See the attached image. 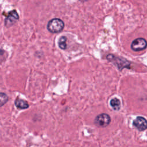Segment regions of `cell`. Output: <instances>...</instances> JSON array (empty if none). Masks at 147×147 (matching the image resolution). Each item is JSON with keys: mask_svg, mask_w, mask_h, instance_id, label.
I'll return each mask as SVG.
<instances>
[{"mask_svg": "<svg viewBox=\"0 0 147 147\" xmlns=\"http://www.w3.org/2000/svg\"><path fill=\"white\" fill-rule=\"evenodd\" d=\"M64 27V22L60 18H55L51 20L47 24V29L53 33H59L63 30Z\"/></svg>", "mask_w": 147, "mask_h": 147, "instance_id": "obj_1", "label": "cell"}, {"mask_svg": "<svg viewBox=\"0 0 147 147\" xmlns=\"http://www.w3.org/2000/svg\"><path fill=\"white\" fill-rule=\"evenodd\" d=\"M147 47V42L144 38H137L134 40L131 44V48L136 52L144 50Z\"/></svg>", "mask_w": 147, "mask_h": 147, "instance_id": "obj_2", "label": "cell"}, {"mask_svg": "<svg viewBox=\"0 0 147 147\" xmlns=\"http://www.w3.org/2000/svg\"><path fill=\"white\" fill-rule=\"evenodd\" d=\"M94 122L98 126L106 127L110 122V117L107 114H101L96 116Z\"/></svg>", "mask_w": 147, "mask_h": 147, "instance_id": "obj_3", "label": "cell"}, {"mask_svg": "<svg viewBox=\"0 0 147 147\" xmlns=\"http://www.w3.org/2000/svg\"><path fill=\"white\" fill-rule=\"evenodd\" d=\"M18 14L15 10L10 11L8 13L5 20V25L6 27H10L13 25L18 20Z\"/></svg>", "mask_w": 147, "mask_h": 147, "instance_id": "obj_4", "label": "cell"}, {"mask_svg": "<svg viewBox=\"0 0 147 147\" xmlns=\"http://www.w3.org/2000/svg\"><path fill=\"white\" fill-rule=\"evenodd\" d=\"M133 124L138 130L142 131L147 129V121L142 117H137L133 122Z\"/></svg>", "mask_w": 147, "mask_h": 147, "instance_id": "obj_5", "label": "cell"}, {"mask_svg": "<svg viewBox=\"0 0 147 147\" xmlns=\"http://www.w3.org/2000/svg\"><path fill=\"white\" fill-rule=\"evenodd\" d=\"M15 105L16 107L20 109H25L29 107V104L28 102L20 99H17L16 100Z\"/></svg>", "mask_w": 147, "mask_h": 147, "instance_id": "obj_6", "label": "cell"}, {"mask_svg": "<svg viewBox=\"0 0 147 147\" xmlns=\"http://www.w3.org/2000/svg\"><path fill=\"white\" fill-rule=\"evenodd\" d=\"M110 105L114 110H118L121 107V102L118 99L114 98L110 100Z\"/></svg>", "mask_w": 147, "mask_h": 147, "instance_id": "obj_7", "label": "cell"}, {"mask_svg": "<svg viewBox=\"0 0 147 147\" xmlns=\"http://www.w3.org/2000/svg\"><path fill=\"white\" fill-rule=\"evenodd\" d=\"M67 37L65 36H61L60 37V38L59 39L58 41V45L59 47L63 49L64 50L67 48V44H66V41H67Z\"/></svg>", "mask_w": 147, "mask_h": 147, "instance_id": "obj_8", "label": "cell"}, {"mask_svg": "<svg viewBox=\"0 0 147 147\" xmlns=\"http://www.w3.org/2000/svg\"><path fill=\"white\" fill-rule=\"evenodd\" d=\"M8 100V96L3 92H0V107L4 105Z\"/></svg>", "mask_w": 147, "mask_h": 147, "instance_id": "obj_9", "label": "cell"}, {"mask_svg": "<svg viewBox=\"0 0 147 147\" xmlns=\"http://www.w3.org/2000/svg\"><path fill=\"white\" fill-rule=\"evenodd\" d=\"M79 1H81L82 2H86V1H87L88 0H79Z\"/></svg>", "mask_w": 147, "mask_h": 147, "instance_id": "obj_10", "label": "cell"}]
</instances>
